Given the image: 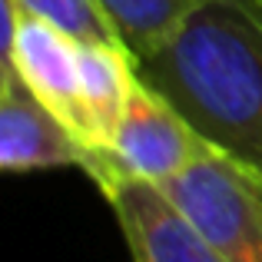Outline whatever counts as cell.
Instances as JSON below:
<instances>
[{
    "label": "cell",
    "instance_id": "1",
    "mask_svg": "<svg viewBox=\"0 0 262 262\" xmlns=\"http://www.w3.org/2000/svg\"><path fill=\"white\" fill-rule=\"evenodd\" d=\"M136 73L199 129L206 143L262 176V7L206 0Z\"/></svg>",
    "mask_w": 262,
    "mask_h": 262
},
{
    "label": "cell",
    "instance_id": "2",
    "mask_svg": "<svg viewBox=\"0 0 262 262\" xmlns=\"http://www.w3.org/2000/svg\"><path fill=\"white\" fill-rule=\"evenodd\" d=\"M212 153L219 149L206 143L173 103L140 77L116 136L110 146L86 153L83 169L106 196L126 183L160 186Z\"/></svg>",
    "mask_w": 262,
    "mask_h": 262
},
{
    "label": "cell",
    "instance_id": "3",
    "mask_svg": "<svg viewBox=\"0 0 262 262\" xmlns=\"http://www.w3.org/2000/svg\"><path fill=\"white\" fill-rule=\"evenodd\" d=\"M160 189L226 262H262V176L212 153L160 183Z\"/></svg>",
    "mask_w": 262,
    "mask_h": 262
},
{
    "label": "cell",
    "instance_id": "4",
    "mask_svg": "<svg viewBox=\"0 0 262 262\" xmlns=\"http://www.w3.org/2000/svg\"><path fill=\"white\" fill-rule=\"evenodd\" d=\"M4 63L13 67L33 96L53 110L63 126L90 149L80 40L50 20L24 10L20 0H4Z\"/></svg>",
    "mask_w": 262,
    "mask_h": 262
},
{
    "label": "cell",
    "instance_id": "5",
    "mask_svg": "<svg viewBox=\"0 0 262 262\" xmlns=\"http://www.w3.org/2000/svg\"><path fill=\"white\" fill-rule=\"evenodd\" d=\"M133 262H226L192 219L153 183H126L106 192Z\"/></svg>",
    "mask_w": 262,
    "mask_h": 262
},
{
    "label": "cell",
    "instance_id": "6",
    "mask_svg": "<svg viewBox=\"0 0 262 262\" xmlns=\"http://www.w3.org/2000/svg\"><path fill=\"white\" fill-rule=\"evenodd\" d=\"M86 146L53 110L33 96L13 67H0V166L33 173L50 166H83Z\"/></svg>",
    "mask_w": 262,
    "mask_h": 262
},
{
    "label": "cell",
    "instance_id": "7",
    "mask_svg": "<svg viewBox=\"0 0 262 262\" xmlns=\"http://www.w3.org/2000/svg\"><path fill=\"white\" fill-rule=\"evenodd\" d=\"M80 70H83V110L90 149L110 146L129 106L136 73V53L123 40H80Z\"/></svg>",
    "mask_w": 262,
    "mask_h": 262
},
{
    "label": "cell",
    "instance_id": "8",
    "mask_svg": "<svg viewBox=\"0 0 262 262\" xmlns=\"http://www.w3.org/2000/svg\"><path fill=\"white\" fill-rule=\"evenodd\" d=\"M136 60L160 50L206 0H96Z\"/></svg>",
    "mask_w": 262,
    "mask_h": 262
},
{
    "label": "cell",
    "instance_id": "9",
    "mask_svg": "<svg viewBox=\"0 0 262 262\" xmlns=\"http://www.w3.org/2000/svg\"><path fill=\"white\" fill-rule=\"evenodd\" d=\"M24 10L57 24L77 40H120L113 20L96 0H20Z\"/></svg>",
    "mask_w": 262,
    "mask_h": 262
},
{
    "label": "cell",
    "instance_id": "10",
    "mask_svg": "<svg viewBox=\"0 0 262 262\" xmlns=\"http://www.w3.org/2000/svg\"><path fill=\"white\" fill-rule=\"evenodd\" d=\"M256 4H259V7H262V0H256Z\"/></svg>",
    "mask_w": 262,
    "mask_h": 262
}]
</instances>
